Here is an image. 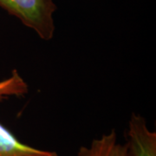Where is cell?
<instances>
[{
  "label": "cell",
  "mask_w": 156,
  "mask_h": 156,
  "mask_svg": "<svg viewBox=\"0 0 156 156\" xmlns=\"http://www.w3.org/2000/svg\"><path fill=\"white\" fill-rule=\"evenodd\" d=\"M0 8L35 31L40 38L50 41L56 31L53 0H0Z\"/></svg>",
  "instance_id": "cell-1"
},
{
  "label": "cell",
  "mask_w": 156,
  "mask_h": 156,
  "mask_svg": "<svg viewBox=\"0 0 156 156\" xmlns=\"http://www.w3.org/2000/svg\"><path fill=\"white\" fill-rule=\"evenodd\" d=\"M126 140L128 156H156V132L148 128L141 115L131 114Z\"/></svg>",
  "instance_id": "cell-2"
},
{
  "label": "cell",
  "mask_w": 156,
  "mask_h": 156,
  "mask_svg": "<svg viewBox=\"0 0 156 156\" xmlns=\"http://www.w3.org/2000/svg\"><path fill=\"white\" fill-rule=\"evenodd\" d=\"M77 156H128L126 143L118 139L115 129L92 140L88 146H82Z\"/></svg>",
  "instance_id": "cell-3"
},
{
  "label": "cell",
  "mask_w": 156,
  "mask_h": 156,
  "mask_svg": "<svg viewBox=\"0 0 156 156\" xmlns=\"http://www.w3.org/2000/svg\"><path fill=\"white\" fill-rule=\"evenodd\" d=\"M0 156H59L56 152L40 149L18 140L0 122Z\"/></svg>",
  "instance_id": "cell-4"
},
{
  "label": "cell",
  "mask_w": 156,
  "mask_h": 156,
  "mask_svg": "<svg viewBox=\"0 0 156 156\" xmlns=\"http://www.w3.org/2000/svg\"><path fill=\"white\" fill-rule=\"evenodd\" d=\"M27 91V84L16 70L9 77L0 81V101L10 96L24 95Z\"/></svg>",
  "instance_id": "cell-5"
}]
</instances>
